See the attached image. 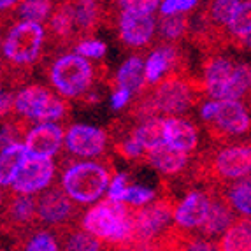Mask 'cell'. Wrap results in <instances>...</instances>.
<instances>
[{
    "mask_svg": "<svg viewBox=\"0 0 251 251\" xmlns=\"http://www.w3.org/2000/svg\"><path fill=\"white\" fill-rule=\"evenodd\" d=\"M54 7H56L54 0H21V4L18 5L14 14L18 16V20L44 23L50 20Z\"/></svg>",
    "mask_w": 251,
    "mask_h": 251,
    "instance_id": "31",
    "label": "cell"
},
{
    "mask_svg": "<svg viewBox=\"0 0 251 251\" xmlns=\"http://www.w3.org/2000/svg\"><path fill=\"white\" fill-rule=\"evenodd\" d=\"M116 30L122 44L130 50H144L158 34V23L153 14L118 13Z\"/></svg>",
    "mask_w": 251,
    "mask_h": 251,
    "instance_id": "13",
    "label": "cell"
},
{
    "mask_svg": "<svg viewBox=\"0 0 251 251\" xmlns=\"http://www.w3.org/2000/svg\"><path fill=\"white\" fill-rule=\"evenodd\" d=\"M207 134L216 143H225L230 139L251 132V114L243 100L239 99H218L216 114L209 123H204Z\"/></svg>",
    "mask_w": 251,
    "mask_h": 251,
    "instance_id": "8",
    "label": "cell"
},
{
    "mask_svg": "<svg viewBox=\"0 0 251 251\" xmlns=\"http://www.w3.org/2000/svg\"><path fill=\"white\" fill-rule=\"evenodd\" d=\"M21 4V0H0V7H2V14H4V21L9 18V14L14 13L18 5Z\"/></svg>",
    "mask_w": 251,
    "mask_h": 251,
    "instance_id": "40",
    "label": "cell"
},
{
    "mask_svg": "<svg viewBox=\"0 0 251 251\" xmlns=\"http://www.w3.org/2000/svg\"><path fill=\"white\" fill-rule=\"evenodd\" d=\"M190 158H192L190 153L179 151L169 144H162L155 150L148 151L144 163H148L150 167H153L158 174L165 177H179L184 172H188L192 165Z\"/></svg>",
    "mask_w": 251,
    "mask_h": 251,
    "instance_id": "18",
    "label": "cell"
},
{
    "mask_svg": "<svg viewBox=\"0 0 251 251\" xmlns=\"http://www.w3.org/2000/svg\"><path fill=\"white\" fill-rule=\"evenodd\" d=\"M251 95V63L237 62L235 71L232 74L230 81L226 84L223 99H239L244 100Z\"/></svg>",
    "mask_w": 251,
    "mask_h": 251,
    "instance_id": "30",
    "label": "cell"
},
{
    "mask_svg": "<svg viewBox=\"0 0 251 251\" xmlns=\"http://www.w3.org/2000/svg\"><path fill=\"white\" fill-rule=\"evenodd\" d=\"M26 150L23 141H16L2 148L0 153V184L2 188H9L13 183L16 172L20 171L21 163L26 158Z\"/></svg>",
    "mask_w": 251,
    "mask_h": 251,
    "instance_id": "26",
    "label": "cell"
},
{
    "mask_svg": "<svg viewBox=\"0 0 251 251\" xmlns=\"http://www.w3.org/2000/svg\"><path fill=\"white\" fill-rule=\"evenodd\" d=\"M211 188H213V204H211L209 216L199 232L216 244L218 239L222 237L226 232V228L235 222L237 213L232 209V205L228 204L225 195L216 188V184H213Z\"/></svg>",
    "mask_w": 251,
    "mask_h": 251,
    "instance_id": "19",
    "label": "cell"
},
{
    "mask_svg": "<svg viewBox=\"0 0 251 251\" xmlns=\"http://www.w3.org/2000/svg\"><path fill=\"white\" fill-rule=\"evenodd\" d=\"M67 114V99L51 92L42 84H26L16 93L13 116L23 118L30 125L32 123L62 122Z\"/></svg>",
    "mask_w": 251,
    "mask_h": 251,
    "instance_id": "7",
    "label": "cell"
},
{
    "mask_svg": "<svg viewBox=\"0 0 251 251\" xmlns=\"http://www.w3.org/2000/svg\"><path fill=\"white\" fill-rule=\"evenodd\" d=\"M65 128L58 122L35 123L26 132L23 144L26 155L39 156V158H53L63 150L65 144Z\"/></svg>",
    "mask_w": 251,
    "mask_h": 251,
    "instance_id": "15",
    "label": "cell"
},
{
    "mask_svg": "<svg viewBox=\"0 0 251 251\" xmlns=\"http://www.w3.org/2000/svg\"><path fill=\"white\" fill-rule=\"evenodd\" d=\"M216 188L225 195L237 216L251 218V176L232 183H220Z\"/></svg>",
    "mask_w": 251,
    "mask_h": 251,
    "instance_id": "24",
    "label": "cell"
},
{
    "mask_svg": "<svg viewBox=\"0 0 251 251\" xmlns=\"http://www.w3.org/2000/svg\"><path fill=\"white\" fill-rule=\"evenodd\" d=\"M60 167V186L77 205H93L100 201L114 176L107 160H71Z\"/></svg>",
    "mask_w": 251,
    "mask_h": 251,
    "instance_id": "2",
    "label": "cell"
},
{
    "mask_svg": "<svg viewBox=\"0 0 251 251\" xmlns=\"http://www.w3.org/2000/svg\"><path fill=\"white\" fill-rule=\"evenodd\" d=\"M111 86H123L134 93H141L146 88V60L143 54H132L120 65L118 72L111 79Z\"/></svg>",
    "mask_w": 251,
    "mask_h": 251,
    "instance_id": "21",
    "label": "cell"
},
{
    "mask_svg": "<svg viewBox=\"0 0 251 251\" xmlns=\"http://www.w3.org/2000/svg\"><path fill=\"white\" fill-rule=\"evenodd\" d=\"M62 243V250L69 251H99V250H107L105 243H102L100 239L90 234L86 228L81 226V223H71V225L63 226L56 230Z\"/></svg>",
    "mask_w": 251,
    "mask_h": 251,
    "instance_id": "22",
    "label": "cell"
},
{
    "mask_svg": "<svg viewBox=\"0 0 251 251\" xmlns=\"http://www.w3.org/2000/svg\"><path fill=\"white\" fill-rule=\"evenodd\" d=\"M118 13L130 14H155L160 9L162 0H114Z\"/></svg>",
    "mask_w": 251,
    "mask_h": 251,
    "instance_id": "33",
    "label": "cell"
},
{
    "mask_svg": "<svg viewBox=\"0 0 251 251\" xmlns=\"http://www.w3.org/2000/svg\"><path fill=\"white\" fill-rule=\"evenodd\" d=\"M109 135L105 130L86 123H74L67 128L63 153L71 158H99L105 153Z\"/></svg>",
    "mask_w": 251,
    "mask_h": 251,
    "instance_id": "11",
    "label": "cell"
},
{
    "mask_svg": "<svg viewBox=\"0 0 251 251\" xmlns=\"http://www.w3.org/2000/svg\"><path fill=\"white\" fill-rule=\"evenodd\" d=\"M48 32V42H51V46H74L75 42L79 41V34H77V26H75V18L72 13V5L69 0H62L56 4L53 14L48 20L46 25Z\"/></svg>",
    "mask_w": 251,
    "mask_h": 251,
    "instance_id": "16",
    "label": "cell"
},
{
    "mask_svg": "<svg viewBox=\"0 0 251 251\" xmlns=\"http://www.w3.org/2000/svg\"><path fill=\"white\" fill-rule=\"evenodd\" d=\"M20 243L21 244V250H26V251H56V250H62V244H60V237L54 232H50L46 228H30L26 230L25 234H21L20 237Z\"/></svg>",
    "mask_w": 251,
    "mask_h": 251,
    "instance_id": "29",
    "label": "cell"
},
{
    "mask_svg": "<svg viewBox=\"0 0 251 251\" xmlns=\"http://www.w3.org/2000/svg\"><path fill=\"white\" fill-rule=\"evenodd\" d=\"M37 223V197L21 195L11 190L9 195L4 192V232H11L20 237Z\"/></svg>",
    "mask_w": 251,
    "mask_h": 251,
    "instance_id": "14",
    "label": "cell"
},
{
    "mask_svg": "<svg viewBox=\"0 0 251 251\" xmlns=\"http://www.w3.org/2000/svg\"><path fill=\"white\" fill-rule=\"evenodd\" d=\"M213 188H192L184 193L174 209V223L183 232H199L209 216Z\"/></svg>",
    "mask_w": 251,
    "mask_h": 251,
    "instance_id": "12",
    "label": "cell"
},
{
    "mask_svg": "<svg viewBox=\"0 0 251 251\" xmlns=\"http://www.w3.org/2000/svg\"><path fill=\"white\" fill-rule=\"evenodd\" d=\"M105 67L97 69L83 54L63 53L51 62L48 69V81L51 88L67 100H79L93 88L99 79H105Z\"/></svg>",
    "mask_w": 251,
    "mask_h": 251,
    "instance_id": "5",
    "label": "cell"
},
{
    "mask_svg": "<svg viewBox=\"0 0 251 251\" xmlns=\"http://www.w3.org/2000/svg\"><path fill=\"white\" fill-rule=\"evenodd\" d=\"M72 50L75 53L83 54L84 58L88 60H102L107 53V44L100 39H95V37H84L79 39V41L75 42Z\"/></svg>",
    "mask_w": 251,
    "mask_h": 251,
    "instance_id": "34",
    "label": "cell"
},
{
    "mask_svg": "<svg viewBox=\"0 0 251 251\" xmlns=\"http://www.w3.org/2000/svg\"><path fill=\"white\" fill-rule=\"evenodd\" d=\"M165 144L176 148L184 153H195L199 148V128L188 118L183 116H165Z\"/></svg>",
    "mask_w": 251,
    "mask_h": 251,
    "instance_id": "20",
    "label": "cell"
},
{
    "mask_svg": "<svg viewBox=\"0 0 251 251\" xmlns=\"http://www.w3.org/2000/svg\"><path fill=\"white\" fill-rule=\"evenodd\" d=\"M77 205L63 188H48L39 193L37 197V220L39 225L51 226L53 230H58L63 226L77 223Z\"/></svg>",
    "mask_w": 251,
    "mask_h": 251,
    "instance_id": "9",
    "label": "cell"
},
{
    "mask_svg": "<svg viewBox=\"0 0 251 251\" xmlns=\"http://www.w3.org/2000/svg\"><path fill=\"white\" fill-rule=\"evenodd\" d=\"M132 97H134V93L130 92L128 88L114 86L113 93H111V107H113V111H123L130 104Z\"/></svg>",
    "mask_w": 251,
    "mask_h": 251,
    "instance_id": "38",
    "label": "cell"
},
{
    "mask_svg": "<svg viewBox=\"0 0 251 251\" xmlns=\"http://www.w3.org/2000/svg\"><path fill=\"white\" fill-rule=\"evenodd\" d=\"M216 250L223 251H251V218L239 216L226 232L218 239Z\"/></svg>",
    "mask_w": 251,
    "mask_h": 251,
    "instance_id": "23",
    "label": "cell"
},
{
    "mask_svg": "<svg viewBox=\"0 0 251 251\" xmlns=\"http://www.w3.org/2000/svg\"><path fill=\"white\" fill-rule=\"evenodd\" d=\"M48 42V32L37 21L18 20L5 30L2 41L4 67H11V72L4 71V75L23 74L30 71L41 60L42 51Z\"/></svg>",
    "mask_w": 251,
    "mask_h": 251,
    "instance_id": "4",
    "label": "cell"
},
{
    "mask_svg": "<svg viewBox=\"0 0 251 251\" xmlns=\"http://www.w3.org/2000/svg\"><path fill=\"white\" fill-rule=\"evenodd\" d=\"M235 62L230 56H225L222 53H211L204 63V83L205 93L209 99H223V93L228 81H230L232 74L235 71Z\"/></svg>",
    "mask_w": 251,
    "mask_h": 251,
    "instance_id": "17",
    "label": "cell"
},
{
    "mask_svg": "<svg viewBox=\"0 0 251 251\" xmlns=\"http://www.w3.org/2000/svg\"><path fill=\"white\" fill-rule=\"evenodd\" d=\"M130 184L132 183H130L128 174H126V172H118V174L113 176V179H111V184H109V190H107V197L113 199V201L125 202Z\"/></svg>",
    "mask_w": 251,
    "mask_h": 251,
    "instance_id": "36",
    "label": "cell"
},
{
    "mask_svg": "<svg viewBox=\"0 0 251 251\" xmlns=\"http://www.w3.org/2000/svg\"><path fill=\"white\" fill-rule=\"evenodd\" d=\"M199 4L201 0H162L160 14H190Z\"/></svg>",
    "mask_w": 251,
    "mask_h": 251,
    "instance_id": "37",
    "label": "cell"
},
{
    "mask_svg": "<svg viewBox=\"0 0 251 251\" xmlns=\"http://www.w3.org/2000/svg\"><path fill=\"white\" fill-rule=\"evenodd\" d=\"M193 23L190 14H160L158 21V42H172L179 44L188 37Z\"/></svg>",
    "mask_w": 251,
    "mask_h": 251,
    "instance_id": "25",
    "label": "cell"
},
{
    "mask_svg": "<svg viewBox=\"0 0 251 251\" xmlns=\"http://www.w3.org/2000/svg\"><path fill=\"white\" fill-rule=\"evenodd\" d=\"M192 176L204 183H232L251 176V144H228L205 153L192 169Z\"/></svg>",
    "mask_w": 251,
    "mask_h": 251,
    "instance_id": "6",
    "label": "cell"
},
{
    "mask_svg": "<svg viewBox=\"0 0 251 251\" xmlns=\"http://www.w3.org/2000/svg\"><path fill=\"white\" fill-rule=\"evenodd\" d=\"M130 134L137 139L139 143L146 148V151L155 150V148L165 144V126H163V118L153 116L148 120L135 122L130 126Z\"/></svg>",
    "mask_w": 251,
    "mask_h": 251,
    "instance_id": "27",
    "label": "cell"
},
{
    "mask_svg": "<svg viewBox=\"0 0 251 251\" xmlns=\"http://www.w3.org/2000/svg\"><path fill=\"white\" fill-rule=\"evenodd\" d=\"M237 48H241V50H246V51H250V53H251V34L248 35V37L244 39V41L241 42Z\"/></svg>",
    "mask_w": 251,
    "mask_h": 251,
    "instance_id": "41",
    "label": "cell"
},
{
    "mask_svg": "<svg viewBox=\"0 0 251 251\" xmlns=\"http://www.w3.org/2000/svg\"><path fill=\"white\" fill-rule=\"evenodd\" d=\"M134 209L122 201H99L81 216L83 228L105 243L107 250H130L134 239Z\"/></svg>",
    "mask_w": 251,
    "mask_h": 251,
    "instance_id": "1",
    "label": "cell"
},
{
    "mask_svg": "<svg viewBox=\"0 0 251 251\" xmlns=\"http://www.w3.org/2000/svg\"><path fill=\"white\" fill-rule=\"evenodd\" d=\"M156 197H158V192H156V190L148 188L144 184H130L125 202L132 205V207H143V205L153 202Z\"/></svg>",
    "mask_w": 251,
    "mask_h": 251,
    "instance_id": "35",
    "label": "cell"
},
{
    "mask_svg": "<svg viewBox=\"0 0 251 251\" xmlns=\"http://www.w3.org/2000/svg\"><path fill=\"white\" fill-rule=\"evenodd\" d=\"M174 197L158 193V197L134 209V239L130 250H165L174 223Z\"/></svg>",
    "mask_w": 251,
    "mask_h": 251,
    "instance_id": "3",
    "label": "cell"
},
{
    "mask_svg": "<svg viewBox=\"0 0 251 251\" xmlns=\"http://www.w3.org/2000/svg\"><path fill=\"white\" fill-rule=\"evenodd\" d=\"M2 104H0V113H2V120L4 118L13 116L14 113V100H16V93L11 92V90L4 88L2 90Z\"/></svg>",
    "mask_w": 251,
    "mask_h": 251,
    "instance_id": "39",
    "label": "cell"
},
{
    "mask_svg": "<svg viewBox=\"0 0 251 251\" xmlns=\"http://www.w3.org/2000/svg\"><path fill=\"white\" fill-rule=\"evenodd\" d=\"M114 151H116L122 158L128 160V162H135V163L146 162V155H148L146 148L139 143L134 135L130 134V128L125 130V135L122 134V137L116 139Z\"/></svg>",
    "mask_w": 251,
    "mask_h": 251,
    "instance_id": "32",
    "label": "cell"
},
{
    "mask_svg": "<svg viewBox=\"0 0 251 251\" xmlns=\"http://www.w3.org/2000/svg\"><path fill=\"white\" fill-rule=\"evenodd\" d=\"M56 176V163L51 158H39V156H26L16 172L9 188L21 195H37L51 186Z\"/></svg>",
    "mask_w": 251,
    "mask_h": 251,
    "instance_id": "10",
    "label": "cell"
},
{
    "mask_svg": "<svg viewBox=\"0 0 251 251\" xmlns=\"http://www.w3.org/2000/svg\"><path fill=\"white\" fill-rule=\"evenodd\" d=\"M251 34V0H243L225 28L226 44L237 48Z\"/></svg>",
    "mask_w": 251,
    "mask_h": 251,
    "instance_id": "28",
    "label": "cell"
}]
</instances>
